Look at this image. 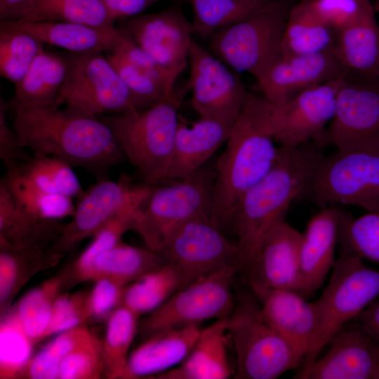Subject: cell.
<instances>
[{"mask_svg": "<svg viewBox=\"0 0 379 379\" xmlns=\"http://www.w3.org/2000/svg\"><path fill=\"white\" fill-rule=\"evenodd\" d=\"M55 104L12 107V126L34 155L58 157L99 178L126 159L110 127L100 118Z\"/></svg>", "mask_w": 379, "mask_h": 379, "instance_id": "1", "label": "cell"}, {"mask_svg": "<svg viewBox=\"0 0 379 379\" xmlns=\"http://www.w3.org/2000/svg\"><path fill=\"white\" fill-rule=\"evenodd\" d=\"M320 147L314 142L279 146L272 168L241 197L229 223L240 252L241 270L253 263L268 233L285 221L292 203L305 196L325 156Z\"/></svg>", "mask_w": 379, "mask_h": 379, "instance_id": "2", "label": "cell"}, {"mask_svg": "<svg viewBox=\"0 0 379 379\" xmlns=\"http://www.w3.org/2000/svg\"><path fill=\"white\" fill-rule=\"evenodd\" d=\"M271 107L263 95L248 93L216 161L212 217L220 227L230 223L243 195L277 160L279 147L270 127Z\"/></svg>", "mask_w": 379, "mask_h": 379, "instance_id": "3", "label": "cell"}, {"mask_svg": "<svg viewBox=\"0 0 379 379\" xmlns=\"http://www.w3.org/2000/svg\"><path fill=\"white\" fill-rule=\"evenodd\" d=\"M180 98L144 109H133L100 118L112 130L126 159L145 184L166 179L179 120Z\"/></svg>", "mask_w": 379, "mask_h": 379, "instance_id": "4", "label": "cell"}, {"mask_svg": "<svg viewBox=\"0 0 379 379\" xmlns=\"http://www.w3.org/2000/svg\"><path fill=\"white\" fill-rule=\"evenodd\" d=\"M290 10L284 2L266 0L244 19L215 33L212 51L232 69L258 79L282 56V36Z\"/></svg>", "mask_w": 379, "mask_h": 379, "instance_id": "5", "label": "cell"}, {"mask_svg": "<svg viewBox=\"0 0 379 379\" xmlns=\"http://www.w3.org/2000/svg\"><path fill=\"white\" fill-rule=\"evenodd\" d=\"M226 326L236 353L234 378L275 379L304 361L264 319L260 305L251 300L235 307Z\"/></svg>", "mask_w": 379, "mask_h": 379, "instance_id": "6", "label": "cell"}, {"mask_svg": "<svg viewBox=\"0 0 379 379\" xmlns=\"http://www.w3.org/2000/svg\"><path fill=\"white\" fill-rule=\"evenodd\" d=\"M215 175V165L206 164L188 177L152 190L133 228L148 248L159 252L186 222L212 216Z\"/></svg>", "mask_w": 379, "mask_h": 379, "instance_id": "7", "label": "cell"}, {"mask_svg": "<svg viewBox=\"0 0 379 379\" xmlns=\"http://www.w3.org/2000/svg\"><path fill=\"white\" fill-rule=\"evenodd\" d=\"M378 295L379 270L369 267L361 258L342 249L325 289L313 302L317 335L310 354L302 365L315 360L339 329L353 321Z\"/></svg>", "mask_w": 379, "mask_h": 379, "instance_id": "8", "label": "cell"}, {"mask_svg": "<svg viewBox=\"0 0 379 379\" xmlns=\"http://www.w3.org/2000/svg\"><path fill=\"white\" fill-rule=\"evenodd\" d=\"M305 197L320 208L343 204L379 211V151L335 150L325 155Z\"/></svg>", "mask_w": 379, "mask_h": 379, "instance_id": "9", "label": "cell"}, {"mask_svg": "<svg viewBox=\"0 0 379 379\" xmlns=\"http://www.w3.org/2000/svg\"><path fill=\"white\" fill-rule=\"evenodd\" d=\"M55 105L96 116L138 108L128 88L102 52L72 53Z\"/></svg>", "mask_w": 379, "mask_h": 379, "instance_id": "10", "label": "cell"}, {"mask_svg": "<svg viewBox=\"0 0 379 379\" xmlns=\"http://www.w3.org/2000/svg\"><path fill=\"white\" fill-rule=\"evenodd\" d=\"M238 271L237 267H226L182 287L144 319L142 331L150 336L229 317L235 309L233 283Z\"/></svg>", "mask_w": 379, "mask_h": 379, "instance_id": "11", "label": "cell"}, {"mask_svg": "<svg viewBox=\"0 0 379 379\" xmlns=\"http://www.w3.org/2000/svg\"><path fill=\"white\" fill-rule=\"evenodd\" d=\"M179 272L182 287L220 270H241L239 250L211 215L193 218L180 227L159 252Z\"/></svg>", "mask_w": 379, "mask_h": 379, "instance_id": "12", "label": "cell"}, {"mask_svg": "<svg viewBox=\"0 0 379 379\" xmlns=\"http://www.w3.org/2000/svg\"><path fill=\"white\" fill-rule=\"evenodd\" d=\"M326 145L339 151H379V75L349 71L344 75Z\"/></svg>", "mask_w": 379, "mask_h": 379, "instance_id": "13", "label": "cell"}, {"mask_svg": "<svg viewBox=\"0 0 379 379\" xmlns=\"http://www.w3.org/2000/svg\"><path fill=\"white\" fill-rule=\"evenodd\" d=\"M152 190V185L145 183L133 185L126 174L120 175L117 180L99 178L77 197L72 220L64 226L48 255L58 257L84 239L93 236L114 216L135 205L146 203Z\"/></svg>", "mask_w": 379, "mask_h": 379, "instance_id": "14", "label": "cell"}, {"mask_svg": "<svg viewBox=\"0 0 379 379\" xmlns=\"http://www.w3.org/2000/svg\"><path fill=\"white\" fill-rule=\"evenodd\" d=\"M343 77L310 87L280 106L272 103L270 127L280 146L295 147L310 142L324 146Z\"/></svg>", "mask_w": 379, "mask_h": 379, "instance_id": "15", "label": "cell"}, {"mask_svg": "<svg viewBox=\"0 0 379 379\" xmlns=\"http://www.w3.org/2000/svg\"><path fill=\"white\" fill-rule=\"evenodd\" d=\"M188 88L192 105L200 117L234 124L248 93L240 79L225 63L193 41Z\"/></svg>", "mask_w": 379, "mask_h": 379, "instance_id": "16", "label": "cell"}, {"mask_svg": "<svg viewBox=\"0 0 379 379\" xmlns=\"http://www.w3.org/2000/svg\"><path fill=\"white\" fill-rule=\"evenodd\" d=\"M321 357L300 366L293 378L379 379V344L354 321L341 327Z\"/></svg>", "mask_w": 379, "mask_h": 379, "instance_id": "17", "label": "cell"}, {"mask_svg": "<svg viewBox=\"0 0 379 379\" xmlns=\"http://www.w3.org/2000/svg\"><path fill=\"white\" fill-rule=\"evenodd\" d=\"M125 29L165 69L179 77L189 65L193 30L179 7L138 15L128 22Z\"/></svg>", "mask_w": 379, "mask_h": 379, "instance_id": "18", "label": "cell"}, {"mask_svg": "<svg viewBox=\"0 0 379 379\" xmlns=\"http://www.w3.org/2000/svg\"><path fill=\"white\" fill-rule=\"evenodd\" d=\"M301 234L284 221L266 236L255 259L245 271L248 286L255 296L277 289L300 293Z\"/></svg>", "mask_w": 379, "mask_h": 379, "instance_id": "19", "label": "cell"}, {"mask_svg": "<svg viewBox=\"0 0 379 379\" xmlns=\"http://www.w3.org/2000/svg\"><path fill=\"white\" fill-rule=\"evenodd\" d=\"M347 72L333 48L315 54L282 55L256 80L262 95L280 106L305 90Z\"/></svg>", "mask_w": 379, "mask_h": 379, "instance_id": "20", "label": "cell"}, {"mask_svg": "<svg viewBox=\"0 0 379 379\" xmlns=\"http://www.w3.org/2000/svg\"><path fill=\"white\" fill-rule=\"evenodd\" d=\"M343 214L336 206L321 208L310 219L301 234L300 293L305 298L322 286L333 267Z\"/></svg>", "mask_w": 379, "mask_h": 379, "instance_id": "21", "label": "cell"}, {"mask_svg": "<svg viewBox=\"0 0 379 379\" xmlns=\"http://www.w3.org/2000/svg\"><path fill=\"white\" fill-rule=\"evenodd\" d=\"M256 297L264 319L305 361L313 348L317 335L314 302H307L296 291L286 289L270 290Z\"/></svg>", "mask_w": 379, "mask_h": 379, "instance_id": "22", "label": "cell"}, {"mask_svg": "<svg viewBox=\"0 0 379 379\" xmlns=\"http://www.w3.org/2000/svg\"><path fill=\"white\" fill-rule=\"evenodd\" d=\"M233 124L204 117L190 122L179 114L171 161L166 179H183L206 165L227 142Z\"/></svg>", "mask_w": 379, "mask_h": 379, "instance_id": "23", "label": "cell"}, {"mask_svg": "<svg viewBox=\"0 0 379 379\" xmlns=\"http://www.w3.org/2000/svg\"><path fill=\"white\" fill-rule=\"evenodd\" d=\"M198 325L164 330L150 335L128 357L122 378L163 373L187 356L199 333Z\"/></svg>", "mask_w": 379, "mask_h": 379, "instance_id": "24", "label": "cell"}, {"mask_svg": "<svg viewBox=\"0 0 379 379\" xmlns=\"http://www.w3.org/2000/svg\"><path fill=\"white\" fill-rule=\"evenodd\" d=\"M227 317L200 329L186 358L159 375L161 379H225L233 371L227 353Z\"/></svg>", "mask_w": 379, "mask_h": 379, "instance_id": "25", "label": "cell"}, {"mask_svg": "<svg viewBox=\"0 0 379 379\" xmlns=\"http://www.w3.org/2000/svg\"><path fill=\"white\" fill-rule=\"evenodd\" d=\"M0 27L21 30L72 53L111 51L120 32L61 21H0Z\"/></svg>", "mask_w": 379, "mask_h": 379, "instance_id": "26", "label": "cell"}, {"mask_svg": "<svg viewBox=\"0 0 379 379\" xmlns=\"http://www.w3.org/2000/svg\"><path fill=\"white\" fill-rule=\"evenodd\" d=\"M333 51L346 70L379 75V24L373 6L352 23L335 31Z\"/></svg>", "mask_w": 379, "mask_h": 379, "instance_id": "27", "label": "cell"}, {"mask_svg": "<svg viewBox=\"0 0 379 379\" xmlns=\"http://www.w3.org/2000/svg\"><path fill=\"white\" fill-rule=\"evenodd\" d=\"M67 71V59L43 50L22 79L15 84L10 107H41L55 104Z\"/></svg>", "mask_w": 379, "mask_h": 379, "instance_id": "28", "label": "cell"}, {"mask_svg": "<svg viewBox=\"0 0 379 379\" xmlns=\"http://www.w3.org/2000/svg\"><path fill=\"white\" fill-rule=\"evenodd\" d=\"M167 262L159 252L120 241L95 259L84 281L106 278L126 287L145 273Z\"/></svg>", "mask_w": 379, "mask_h": 379, "instance_id": "29", "label": "cell"}, {"mask_svg": "<svg viewBox=\"0 0 379 379\" xmlns=\"http://www.w3.org/2000/svg\"><path fill=\"white\" fill-rule=\"evenodd\" d=\"M335 31L302 0L289 12L281 41L282 55H309L333 48Z\"/></svg>", "mask_w": 379, "mask_h": 379, "instance_id": "30", "label": "cell"}, {"mask_svg": "<svg viewBox=\"0 0 379 379\" xmlns=\"http://www.w3.org/2000/svg\"><path fill=\"white\" fill-rule=\"evenodd\" d=\"M60 221L33 218L17 206L3 178L0 182V238L16 246L43 248L59 237L63 227Z\"/></svg>", "mask_w": 379, "mask_h": 379, "instance_id": "31", "label": "cell"}, {"mask_svg": "<svg viewBox=\"0 0 379 379\" xmlns=\"http://www.w3.org/2000/svg\"><path fill=\"white\" fill-rule=\"evenodd\" d=\"M182 287L175 267L167 262L127 285L121 304L137 315L152 312Z\"/></svg>", "mask_w": 379, "mask_h": 379, "instance_id": "32", "label": "cell"}, {"mask_svg": "<svg viewBox=\"0 0 379 379\" xmlns=\"http://www.w3.org/2000/svg\"><path fill=\"white\" fill-rule=\"evenodd\" d=\"M22 20L68 22L108 29L115 28L117 20L100 0H35Z\"/></svg>", "mask_w": 379, "mask_h": 379, "instance_id": "33", "label": "cell"}, {"mask_svg": "<svg viewBox=\"0 0 379 379\" xmlns=\"http://www.w3.org/2000/svg\"><path fill=\"white\" fill-rule=\"evenodd\" d=\"M8 171L51 193L74 198L84 192L72 166L54 156L34 155L24 163L8 168Z\"/></svg>", "mask_w": 379, "mask_h": 379, "instance_id": "34", "label": "cell"}, {"mask_svg": "<svg viewBox=\"0 0 379 379\" xmlns=\"http://www.w3.org/2000/svg\"><path fill=\"white\" fill-rule=\"evenodd\" d=\"M4 178L17 206L26 214L50 221H60L73 215V198L41 190L11 171H7Z\"/></svg>", "mask_w": 379, "mask_h": 379, "instance_id": "35", "label": "cell"}, {"mask_svg": "<svg viewBox=\"0 0 379 379\" xmlns=\"http://www.w3.org/2000/svg\"><path fill=\"white\" fill-rule=\"evenodd\" d=\"M138 317L122 304L109 315L102 344L104 373L107 378H123L128 352L137 330Z\"/></svg>", "mask_w": 379, "mask_h": 379, "instance_id": "36", "label": "cell"}, {"mask_svg": "<svg viewBox=\"0 0 379 379\" xmlns=\"http://www.w3.org/2000/svg\"><path fill=\"white\" fill-rule=\"evenodd\" d=\"M266 0H190L193 34L212 36L251 15Z\"/></svg>", "mask_w": 379, "mask_h": 379, "instance_id": "37", "label": "cell"}, {"mask_svg": "<svg viewBox=\"0 0 379 379\" xmlns=\"http://www.w3.org/2000/svg\"><path fill=\"white\" fill-rule=\"evenodd\" d=\"M44 44L32 35L8 27H0V73L17 84L28 71Z\"/></svg>", "mask_w": 379, "mask_h": 379, "instance_id": "38", "label": "cell"}, {"mask_svg": "<svg viewBox=\"0 0 379 379\" xmlns=\"http://www.w3.org/2000/svg\"><path fill=\"white\" fill-rule=\"evenodd\" d=\"M32 339L25 333L16 311L0 326V376L11 378L25 370L30 361Z\"/></svg>", "mask_w": 379, "mask_h": 379, "instance_id": "39", "label": "cell"}, {"mask_svg": "<svg viewBox=\"0 0 379 379\" xmlns=\"http://www.w3.org/2000/svg\"><path fill=\"white\" fill-rule=\"evenodd\" d=\"M61 280L53 279L27 293L15 310L22 326L32 340L43 338L51 319Z\"/></svg>", "mask_w": 379, "mask_h": 379, "instance_id": "40", "label": "cell"}, {"mask_svg": "<svg viewBox=\"0 0 379 379\" xmlns=\"http://www.w3.org/2000/svg\"><path fill=\"white\" fill-rule=\"evenodd\" d=\"M145 204L135 205L112 218L93 237V240L75 262L77 277L84 281L95 259L121 241L124 234L133 230Z\"/></svg>", "mask_w": 379, "mask_h": 379, "instance_id": "41", "label": "cell"}, {"mask_svg": "<svg viewBox=\"0 0 379 379\" xmlns=\"http://www.w3.org/2000/svg\"><path fill=\"white\" fill-rule=\"evenodd\" d=\"M339 243L343 250L379 264V211L357 218L344 213Z\"/></svg>", "mask_w": 379, "mask_h": 379, "instance_id": "42", "label": "cell"}, {"mask_svg": "<svg viewBox=\"0 0 379 379\" xmlns=\"http://www.w3.org/2000/svg\"><path fill=\"white\" fill-rule=\"evenodd\" d=\"M104 373L102 345L88 330L60 363L58 378L92 379Z\"/></svg>", "mask_w": 379, "mask_h": 379, "instance_id": "43", "label": "cell"}, {"mask_svg": "<svg viewBox=\"0 0 379 379\" xmlns=\"http://www.w3.org/2000/svg\"><path fill=\"white\" fill-rule=\"evenodd\" d=\"M106 56L128 88L138 109L147 108L174 98H170L156 80L121 54L111 51Z\"/></svg>", "mask_w": 379, "mask_h": 379, "instance_id": "44", "label": "cell"}, {"mask_svg": "<svg viewBox=\"0 0 379 379\" xmlns=\"http://www.w3.org/2000/svg\"><path fill=\"white\" fill-rule=\"evenodd\" d=\"M88 329L76 327L59 333L47 344L26 367L27 375L33 379L58 378L62 359L74 347Z\"/></svg>", "mask_w": 379, "mask_h": 379, "instance_id": "45", "label": "cell"}, {"mask_svg": "<svg viewBox=\"0 0 379 379\" xmlns=\"http://www.w3.org/2000/svg\"><path fill=\"white\" fill-rule=\"evenodd\" d=\"M112 51L121 54L134 66L156 80L170 98L177 95L174 87L179 77L159 65L134 41L126 29H120Z\"/></svg>", "mask_w": 379, "mask_h": 379, "instance_id": "46", "label": "cell"}, {"mask_svg": "<svg viewBox=\"0 0 379 379\" xmlns=\"http://www.w3.org/2000/svg\"><path fill=\"white\" fill-rule=\"evenodd\" d=\"M88 317L90 316L87 307V297L84 295L58 296L53 302L51 319L44 338L78 327Z\"/></svg>", "mask_w": 379, "mask_h": 379, "instance_id": "47", "label": "cell"}, {"mask_svg": "<svg viewBox=\"0 0 379 379\" xmlns=\"http://www.w3.org/2000/svg\"><path fill=\"white\" fill-rule=\"evenodd\" d=\"M310 4L334 31L352 23L373 6L370 0H310Z\"/></svg>", "mask_w": 379, "mask_h": 379, "instance_id": "48", "label": "cell"}, {"mask_svg": "<svg viewBox=\"0 0 379 379\" xmlns=\"http://www.w3.org/2000/svg\"><path fill=\"white\" fill-rule=\"evenodd\" d=\"M9 107V102L1 98L0 158L8 169L15 167L32 157L13 127L10 126L7 121L6 116Z\"/></svg>", "mask_w": 379, "mask_h": 379, "instance_id": "49", "label": "cell"}, {"mask_svg": "<svg viewBox=\"0 0 379 379\" xmlns=\"http://www.w3.org/2000/svg\"><path fill=\"white\" fill-rule=\"evenodd\" d=\"M124 288L109 279L96 280L87 296L89 316L99 319L110 315L121 304Z\"/></svg>", "mask_w": 379, "mask_h": 379, "instance_id": "50", "label": "cell"}, {"mask_svg": "<svg viewBox=\"0 0 379 379\" xmlns=\"http://www.w3.org/2000/svg\"><path fill=\"white\" fill-rule=\"evenodd\" d=\"M109 13L116 19L135 17L154 0H100Z\"/></svg>", "mask_w": 379, "mask_h": 379, "instance_id": "51", "label": "cell"}, {"mask_svg": "<svg viewBox=\"0 0 379 379\" xmlns=\"http://www.w3.org/2000/svg\"><path fill=\"white\" fill-rule=\"evenodd\" d=\"M354 320L379 344V300L371 303Z\"/></svg>", "mask_w": 379, "mask_h": 379, "instance_id": "52", "label": "cell"}, {"mask_svg": "<svg viewBox=\"0 0 379 379\" xmlns=\"http://www.w3.org/2000/svg\"><path fill=\"white\" fill-rule=\"evenodd\" d=\"M35 0H0V21H18L25 17Z\"/></svg>", "mask_w": 379, "mask_h": 379, "instance_id": "53", "label": "cell"}, {"mask_svg": "<svg viewBox=\"0 0 379 379\" xmlns=\"http://www.w3.org/2000/svg\"><path fill=\"white\" fill-rule=\"evenodd\" d=\"M375 11H379V0H373V2L371 3Z\"/></svg>", "mask_w": 379, "mask_h": 379, "instance_id": "54", "label": "cell"}, {"mask_svg": "<svg viewBox=\"0 0 379 379\" xmlns=\"http://www.w3.org/2000/svg\"><path fill=\"white\" fill-rule=\"evenodd\" d=\"M154 1H157V0H154Z\"/></svg>", "mask_w": 379, "mask_h": 379, "instance_id": "55", "label": "cell"}]
</instances>
